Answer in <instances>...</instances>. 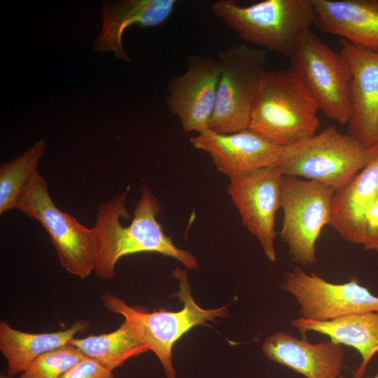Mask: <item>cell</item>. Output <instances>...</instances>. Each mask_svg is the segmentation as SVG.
<instances>
[{"mask_svg": "<svg viewBox=\"0 0 378 378\" xmlns=\"http://www.w3.org/2000/svg\"><path fill=\"white\" fill-rule=\"evenodd\" d=\"M130 188L101 204L92 227L97 254L94 272L102 279H112L117 262L123 256L139 253H158L181 262L186 269L200 267L197 258L190 251L178 248L167 236L158 220L161 205L153 192L144 185L134 216L128 226L121 218L128 219L125 202Z\"/></svg>", "mask_w": 378, "mask_h": 378, "instance_id": "1", "label": "cell"}, {"mask_svg": "<svg viewBox=\"0 0 378 378\" xmlns=\"http://www.w3.org/2000/svg\"><path fill=\"white\" fill-rule=\"evenodd\" d=\"M172 276L178 281L179 289L175 295L183 303L178 312L164 308L148 312L141 307L129 305L110 291L102 295L104 307L122 315L135 337L158 356L167 378L176 377L172 362L175 342L193 327L228 316L226 305L206 309L197 304L191 293L186 269L176 267Z\"/></svg>", "mask_w": 378, "mask_h": 378, "instance_id": "2", "label": "cell"}, {"mask_svg": "<svg viewBox=\"0 0 378 378\" xmlns=\"http://www.w3.org/2000/svg\"><path fill=\"white\" fill-rule=\"evenodd\" d=\"M319 108L291 67L267 70L248 129L285 147L316 134Z\"/></svg>", "mask_w": 378, "mask_h": 378, "instance_id": "3", "label": "cell"}, {"mask_svg": "<svg viewBox=\"0 0 378 378\" xmlns=\"http://www.w3.org/2000/svg\"><path fill=\"white\" fill-rule=\"evenodd\" d=\"M211 10L242 39L288 58L314 19L312 0H264L247 6L219 0Z\"/></svg>", "mask_w": 378, "mask_h": 378, "instance_id": "4", "label": "cell"}, {"mask_svg": "<svg viewBox=\"0 0 378 378\" xmlns=\"http://www.w3.org/2000/svg\"><path fill=\"white\" fill-rule=\"evenodd\" d=\"M378 153L329 126L318 134L282 147L276 167L284 176L315 181L335 192L347 185Z\"/></svg>", "mask_w": 378, "mask_h": 378, "instance_id": "5", "label": "cell"}, {"mask_svg": "<svg viewBox=\"0 0 378 378\" xmlns=\"http://www.w3.org/2000/svg\"><path fill=\"white\" fill-rule=\"evenodd\" d=\"M218 59L220 76L209 130L220 134L246 130L267 71L265 52L241 44L220 51Z\"/></svg>", "mask_w": 378, "mask_h": 378, "instance_id": "6", "label": "cell"}, {"mask_svg": "<svg viewBox=\"0 0 378 378\" xmlns=\"http://www.w3.org/2000/svg\"><path fill=\"white\" fill-rule=\"evenodd\" d=\"M17 209L46 230L59 262L67 272L84 279L94 272L97 248L92 227H86L56 206L48 183L38 173L22 191Z\"/></svg>", "mask_w": 378, "mask_h": 378, "instance_id": "7", "label": "cell"}, {"mask_svg": "<svg viewBox=\"0 0 378 378\" xmlns=\"http://www.w3.org/2000/svg\"><path fill=\"white\" fill-rule=\"evenodd\" d=\"M335 190L313 181L284 176L280 232L293 260L302 265L316 261V244L323 228L330 225Z\"/></svg>", "mask_w": 378, "mask_h": 378, "instance_id": "8", "label": "cell"}, {"mask_svg": "<svg viewBox=\"0 0 378 378\" xmlns=\"http://www.w3.org/2000/svg\"><path fill=\"white\" fill-rule=\"evenodd\" d=\"M289 59L319 110L341 125L347 123L352 75L342 55L310 30Z\"/></svg>", "mask_w": 378, "mask_h": 378, "instance_id": "9", "label": "cell"}, {"mask_svg": "<svg viewBox=\"0 0 378 378\" xmlns=\"http://www.w3.org/2000/svg\"><path fill=\"white\" fill-rule=\"evenodd\" d=\"M280 287L295 298L305 319L330 321L351 314L378 312V297L356 276L348 282L334 284L296 267L284 274Z\"/></svg>", "mask_w": 378, "mask_h": 378, "instance_id": "10", "label": "cell"}, {"mask_svg": "<svg viewBox=\"0 0 378 378\" xmlns=\"http://www.w3.org/2000/svg\"><path fill=\"white\" fill-rule=\"evenodd\" d=\"M284 175L276 167L244 172L230 178L228 194L244 225L258 240L267 258L276 260L275 218L281 207Z\"/></svg>", "mask_w": 378, "mask_h": 378, "instance_id": "11", "label": "cell"}, {"mask_svg": "<svg viewBox=\"0 0 378 378\" xmlns=\"http://www.w3.org/2000/svg\"><path fill=\"white\" fill-rule=\"evenodd\" d=\"M219 76L218 59L195 55L189 58L187 70L169 81L167 105L184 132L201 134L209 130Z\"/></svg>", "mask_w": 378, "mask_h": 378, "instance_id": "12", "label": "cell"}, {"mask_svg": "<svg viewBox=\"0 0 378 378\" xmlns=\"http://www.w3.org/2000/svg\"><path fill=\"white\" fill-rule=\"evenodd\" d=\"M340 54L352 75L347 134L368 148H378V53L341 38Z\"/></svg>", "mask_w": 378, "mask_h": 378, "instance_id": "13", "label": "cell"}, {"mask_svg": "<svg viewBox=\"0 0 378 378\" xmlns=\"http://www.w3.org/2000/svg\"><path fill=\"white\" fill-rule=\"evenodd\" d=\"M190 142L195 148L208 153L216 169L229 178L275 167L282 148L249 129L232 134L208 130L190 138Z\"/></svg>", "mask_w": 378, "mask_h": 378, "instance_id": "14", "label": "cell"}, {"mask_svg": "<svg viewBox=\"0 0 378 378\" xmlns=\"http://www.w3.org/2000/svg\"><path fill=\"white\" fill-rule=\"evenodd\" d=\"M262 349L270 360L306 378H340L343 368L342 344L332 340L312 344L288 332L270 335Z\"/></svg>", "mask_w": 378, "mask_h": 378, "instance_id": "15", "label": "cell"}, {"mask_svg": "<svg viewBox=\"0 0 378 378\" xmlns=\"http://www.w3.org/2000/svg\"><path fill=\"white\" fill-rule=\"evenodd\" d=\"M313 24L378 53V0H312Z\"/></svg>", "mask_w": 378, "mask_h": 378, "instance_id": "16", "label": "cell"}, {"mask_svg": "<svg viewBox=\"0 0 378 378\" xmlns=\"http://www.w3.org/2000/svg\"><path fill=\"white\" fill-rule=\"evenodd\" d=\"M176 0H121L104 1L101 10L102 28L94 43L97 51L115 53L125 62H131L122 43L124 31L137 24L144 27H153L165 22L172 15Z\"/></svg>", "mask_w": 378, "mask_h": 378, "instance_id": "17", "label": "cell"}, {"mask_svg": "<svg viewBox=\"0 0 378 378\" xmlns=\"http://www.w3.org/2000/svg\"><path fill=\"white\" fill-rule=\"evenodd\" d=\"M378 198V153L345 186L335 192L330 225L342 238L360 245L366 216Z\"/></svg>", "mask_w": 378, "mask_h": 378, "instance_id": "18", "label": "cell"}, {"mask_svg": "<svg viewBox=\"0 0 378 378\" xmlns=\"http://www.w3.org/2000/svg\"><path fill=\"white\" fill-rule=\"evenodd\" d=\"M290 325L303 335L309 331L316 332L356 349L362 360L354 378L363 377L368 365L378 353V312L351 314L330 321H315L300 317L293 320Z\"/></svg>", "mask_w": 378, "mask_h": 378, "instance_id": "19", "label": "cell"}, {"mask_svg": "<svg viewBox=\"0 0 378 378\" xmlns=\"http://www.w3.org/2000/svg\"><path fill=\"white\" fill-rule=\"evenodd\" d=\"M90 326L87 321L77 320L63 330L29 333L0 322V350L7 362V374L13 377L26 370L43 354L69 344L75 335Z\"/></svg>", "mask_w": 378, "mask_h": 378, "instance_id": "20", "label": "cell"}, {"mask_svg": "<svg viewBox=\"0 0 378 378\" xmlns=\"http://www.w3.org/2000/svg\"><path fill=\"white\" fill-rule=\"evenodd\" d=\"M69 344L77 348L85 357L96 360L111 371L128 359L148 351L125 321L111 332L74 337Z\"/></svg>", "mask_w": 378, "mask_h": 378, "instance_id": "21", "label": "cell"}, {"mask_svg": "<svg viewBox=\"0 0 378 378\" xmlns=\"http://www.w3.org/2000/svg\"><path fill=\"white\" fill-rule=\"evenodd\" d=\"M46 148L41 139L15 159L0 165V214L17 209L20 194L38 174V164Z\"/></svg>", "mask_w": 378, "mask_h": 378, "instance_id": "22", "label": "cell"}, {"mask_svg": "<svg viewBox=\"0 0 378 378\" xmlns=\"http://www.w3.org/2000/svg\"><path fill=\"white\" fill-rule=\"evenodd\" d=\"M85 358L77 348L69 344L39 357L18 378H61Z\"/></svg>", "mask_w": 378, "mask_h": 378, "instance_id": "23", "label": "cell"}, {"mask_svg": "<svg viewBox=\"0 0 378 378\" xmlns=\"http://www.w3.org/2000/svg\"><path fill=\"white\" fill-rule=\"evenodd\" d=\"M61 378H115L113 371L96 360L85 357L78 362Z\"/></svg>", "mask_w": 378, "mask_h": 378, "instance_id": "24", "label": "cell"}, {"mask_svg": "<svg viewBox=\"0 0 378 378\" xmlns=\"http://www.w3.org/2000/svg\"><path fill=\"white\" fill-rule=\"evenodd\" d=\"M360 245L366 250L378 251V198L366 216Z\"/></svg>", "mask_w": 378, "mask_h": 378, "instance_id": "25", "label": "cell"}, {"mask_svg": "<svg viewBox=\"0 0 378 378\" xmlns=\"http://www.w3.org/2000/svg\"><path fill=\"white\" fill-rule=\"evenodd\" d=\"M0 378H12V377L8 376V374H1Z\"/></svg>", "mask_w": 378, "mask_h": 378, "instance_id": "26", "label": "cell"}, {"mask_svg": "<svg viewBox=\"0 0 378 378\" xmlns=\"http://www.w3.org/2000/svg\"><path fill=\"white\" fill-rule=\"evenodd\" d=\"M340 378H346V377H340ZM374 378H378V374L374 377Z\"/></svg>", "mask_w": 378, "mask_h": 378, "instance_id": "27", "label": "cell"}]
</instances>
